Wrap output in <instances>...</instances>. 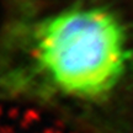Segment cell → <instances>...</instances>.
<instances>
[{
	"label": "cell",
	"instance_id": "6da1fadb",
	"mask_svg": "<svg viewBox=\"0 0 133 133\" xmlns=\"http://www.w3.org/2000/svg\"><path fill=\"white\" fill-rule=\"evenodd\" d=\"M0 107L133 133V0H0Z\"/></svg>",
	"mask_w": 133,
	"mask_h": 133
}]
</instances>
